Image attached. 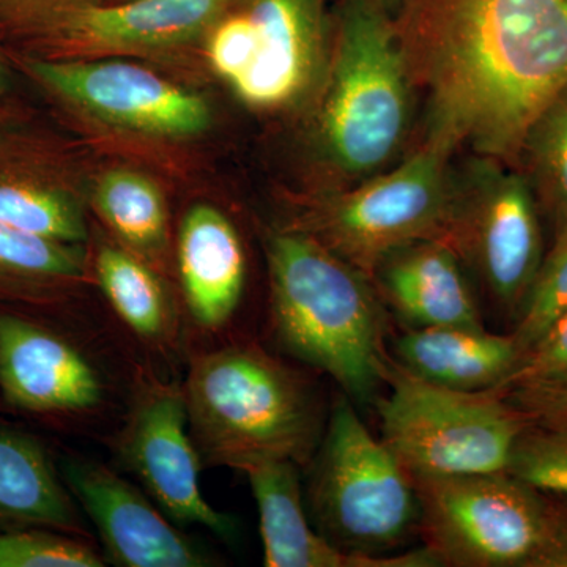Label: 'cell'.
<instances>
[{
    "mask_svg": "<svg viewBox=\"0 0 567 567\" xmlns=\"http://www.w3.org/2000/svg\"><path fill=\"white\" fill-rule=\"evenodd\" d=\"M394 33L427 93L429 144L517 158L528 126L567 84V0H402Z\"/></svg>",
    "mask_w": 567,
    "mask_h": 567,
    "instance_id": "cell-1",
    "label": "cell"
},
{
    "mask_svg": "<svg viewBox=\"0 0 567 567\" xmlns=\"http://www.w3.org/2000/svg\"><path fill=\"white\" fill-rule=\"evenodd\" d=\"M276 333L306 363L365 401L386 377L383 319L360 270L301 230L268 241Z\"/></svg>",
    "mask_w": 567,
    "mask_h": 567,
    "instance_id": "cell-2",
    "label": "cell"
},
{
    "mask_svg": "<svg viewBox=\"0 0 567 567\" xmlns=\"http://www.w3.org/2000/svg\"><path fill=\"white\" fill-rule=\"evenodd\" d=\"M200 461L245 472L267 461H309L320 435L311 391L256 347H226L193 361L183 386Z\"/></svg>",
    "mask_w": 567,
    "mask_h": 567,
    "instance_id": "cell-3",
    "label": "cell"
},
{
    "mask_svg": "<svg viewBox=\"0 0 567 567\" xmlns=\"http://www.w3.org/2000/svg\"><path fill=\"white\" fill-rule=\"evenodd\" d=\"M425 548L440 566L567 567V498L507 472L412 476Z\"/></svg>",
    "mask_w": 567,
    "mask_h": 567,
    "instance_id": "cell-4",
    "label": "cell"
},
{
    "mask_svg": "<svg viewBox=\"0 0 567 567\" xmlns=\"http://www.w3.org/2000/svg\"><path fill=\"white\" fill-rule=\"evenodd\" d=\"M380 402L383 443L410 476L506 472L518 436L533 424L524 410L492 391H458L405 368H388Z\"/></svg>",
    "mask_w": 567,
    "mask_h": 567,
    "instance_id": "cell-5",
    "label": "cell"
},
{
    "mask_svg": "<svg viewBox=\"0 0 567 567\" xmlns=\"http://www.w3.org/2000/svg\"><path fill=\"white\" fill-rule=\"evenodd\" d=\"M410 81L393 22L353 0L341 32L322 112L328 153L350 174H369L398 151L409 123Z\"/></svg>",
    "mask_w": 567,
    "mask_h": 567,
    "instance_id": "cell-6",
    "label": "cell"
},
{
    "mask_svg": "<svg viewBox=\"0 0 567 567\" xmlns=\"http://www.w3.org/2000/svg\"><path fill=\"white\" fill-rule=\"evenodd\" d=\"M311 505L323 536L352 554L383 557L420 524L412 476L347 401L336 405L317 457Z\"/></svg>",
    "mask_w": 567,
    "mask_h": 567,
    "instance_id": "cell-7",
    "label": "cell"
},
{
    "mask_svg": "<svg viewBox=\"0 0 567 567\" xmlns=\"http://www.w3.org/2000/svg\"><path fill=\"white\" fill-rule=\"evenodd\" d=\"M446 152L427 144L391 173L324 205L309 229L365 276L406 245L450 238L458 194L447 183Z\"/></svg>",
    "mask_w": 567,
    "mask_h": 567,
    "instance_id": "cell-8",
    "label": "cell"
},
{
    "mask_svg": "<svg viewBox=\"0 0 567 567\" xmlns=\"http://www.w3.org/2000/svg\"><path fill=\"white\" fill-rule=\"evenodd\" d=\"M458 194L447 244L476 265L496 300L524 305L543 264L539 205L525 175L488 163Z\"/></svg>",
    "mask_w": 567,
    "mask_h": 567,
    "instance_id": "cell-9",
    "label": "cell"
},
{
    "mask_svg": "<svg viewBox=\"0 0 567 567\" xmlns=\"http://www.w3.org/2000/svg\"><path fill=\"white\" fill-rule=\"evenodd\" d=\"M25 66L78 110L130 132L185 140L210 126V107L203 96L136 63L32 59Z\"/></svg>",
    "mask_w": 567,
    "mask_h": 567,
    "instance_id": "cell-10",
    "label": "cell"
},
{
    "mask_svg": "<svg viewBox=\"0 0 567 567\" xmlns=\"http://www.w3.org/2000/svg\"><path fill=\"white\" fill-rule=\"evenodd\" d=\"M118 451L171 520L200 525L224 539L234 536L233 518L218 513L200 492L203 461L189 432L183 388H147L123 429Z\"/></svg>",
    "mask_w": 567,
    "mask_h": 567,
    "instance_id": "cell-11",
    "label": "cell"
},
{
    "mask_svg": "<svg viewBox=\"0 0 567 567\" xmlns=\"http://www.w3.org/2000/svg\"><path fill=\"white\" fill-rule=\"evenodd\" d=\"M230 0H123L71 3L24 14L32 29L55 41L95 51H155L196 39Z\"/></svg>",
    "mask_w": 567,
    "mask_h": 567,
    "instance_id": "cell-12",
    "label": "cell"
},
{
    "mask_svg": "<svg viewBox=\"0 0 567 567\" xmlns=\"http://www.w3.org/2000/svg\"><path fill=\"white\" fill-rule=\"evenodd\" d=\"M66 484L99 529L107 557L125 567H205L212 558L186 539L132 486L107 466L89 461L65 465Z\"/></svg>",
    "mask_w": 567,
    "mask_h": 567,
    "instance_id": "cell-13",
    "label": "cell"
},
{
    "mask_svg": "<svg viewBox=\"0 0 567 567\" xmlns=\"http://www.w3.org/2000/svg\"><path fill=\"white\" fill-rule=\"evenodd\" d=\"M252 25L248 70L233 89L254 107L292 102L315 80L323 48L317 0H244Z\"/></svg>",
    "mask_w": 567,
    "mask_h": 567,
    "instance_id": "cell-14",
    "label": "cell"
},
{
    "mask_svg": "<svg viewBox=\"0 0 567 567\" xmlns=\"http://www.w3.org/2000/svg\"><path fill=\"white\" fill-rule=\"evenodd\" d=\"M0 386L31 412H84L103 401L102 380L76 349L10 315L0 316Z\"/></svg>",
    "mask_w": 567,
    "mask_h": 567,
    "instance_id": "cell-15",
    "label": "cell"
},
{
    "mask_svg": "<svg viewBox=\"0 0 567 567\" xmlns=\"http://www.w3.org/2000/svg\"><path fill=\"white\" fill-rule=\"evenodd\" d=\"M257 509L267 567H432L434 555L423 550L402 555L352 554L317 535L301 502L297 464L267 461L245 470Z\"/></svg>",
    "mask_w": 567,
    "mask_h": 567,
    "instance_id": "cell-16",
    "label": "cell"
},
{
    "mask_svg": "<svg viewBox=\"0 0 567 567\" xmlns=\"http://www.w3.org/2000/svg\"><path fill=\"white\" fill-rule=\"evenodd\" d=\"M177 259L194 320L208 330L223 327L245 286L244 245L234 224L213 205H194L182 221Z\"/></svg>",
    "mask_w": 567,
    "mask_h": 567,
    "instance_id": "cell-17",
    "label": "cell"
},
{
    "mask_svg": "<svg viewBox=\"0 0 567 567\" xmlns=\"http://www.w3.org/2000/svg\"><path fill=\"white\" fill-rule=\"evenodd\" d=\"M375 274L386 300L417 328H483L456 249L447 241L406 245L386 256Z\"/></svg>",
    "mask_w": 567,
    "mask_h": 567,
    "instance_id": "cell-18",
    "label": "cell"
},
{
    "mask_svg": "<svg viewBox=\"0 0 567 567\" xmlns=\"http://www.w3.org/2000/svg\"><path fill=\"white\" fill-rule=\"evenodd\" d=\"M398 353L406 371L458 391H494L522 358L513 334L466 327L415 328L399 339Z\"/></svg>",
    "mask_w": 567,
    "mask_h": 567,
    "instance_id": "cell-19",
    "label": "cell"
},
{
    "mask_svg": "<svg viewBox=\"0 0 567 567\" xmlns=\"http://www.w3.org/2000/svg\"><path fill=\"white\" fill-rule=\"evenodd\" d=\"M0 522L85 535L69 492L41 446L0 429Z\"/></svg>",
    "mask_w": 567,
    "mask_h": 567,
    "instance_id": "cell-20",
    "label": "cell"
},
{
    "mask_svg": "<svg viewBox=\"0 0 567 567\" xmlns=\"http://www.w3.org/2000/svg\"><path fill=\"white\" fill-rule=\"evenodd\" d=\"M80 245L61 244L0 224V300L50 303L84 279Z\"/></svg>",
    "mask_w": 567,
    "mask_h": 567,
    "instance_id": "cell-21",
    "label": "cell"
},
{
    "mask_svg": "<svg viewBox=\"0 0 567 567\" xmlns=\"http://www.w3.org/2000/svg\"><path fill=\"white\" fill-rule=\"evenodd\" d=\"M93 205L123 248L148 265L169 249V218L159 186L132 169H112L93 189Z\"/></svg>",
    "mask_w": 567,
    "mask_h": 567,
    "instance_id": "cell-22",
    "label": "cell"
},
{
    "mask_svg": "<svg viewBox=\"0 0 567 567\" xmlns=\"http://www.w3.org/2000/svg\"><path fill=\"white\" fill-rule=\"evenodd\" d=\"M100 287L123 322L148 341L173 328V309L151 265L123 246L104 245L95 257Z\"/></svg>",
    "mask_w": 567,
    "mask_h": 567,
    "instance_id": "cell-23",
    "label": "cell"
},
{
    "mask_svg": "<svg viewBox=\"0 0 567 567\" xmlns=\"http://www.w3.org/2000/svg\"><path fill=\"white\" fill-rule=\"evenodd\" d=\"M0 224L61 244L81 245L87 227L80 204L29 174L0 173Z\"/></svg>",
    "mask_w": 567,
    "mask_h": 567,
    "instance_id": "cell-24",
    "label": "cell"
},
{
    "mask_svg": "<svg viewBox=\"0 0 567 567\" xmlns=\"http://www.w3.org/2000/svg\"><path fill=\"white\" fill-rule=\"evenodd\" d=\"M517 158L529 186L557 233L567 227V84L528 126Z\"/></svg>",
    "mask_w": 567,
    "mask_h": 567,
    "instance_id": "cell-25",
    "label": "cell"
},
{
    "mask_svg": "<svg viewBox=\"0 0 567 567\" xmlns=\"http://www.w3.org/2000/svg\"><path fill=\"white\" fill-rule=\"evenodd\" d=\"M567 312V227L540 264L524 301L520 322L513 336L522 357L539 341L548 327Z\"/></svg>",
    "mask_w": 567,
    "mask_h": 567,
    "instance_id": "cell-26",
    "label": "cell"
},
{
    "mask_svg": "<svg viewBox=\"0 0 567 567\" xmlns=\"http://www.w3.org/2000/svg\"><path fill=\"white\" fill-rule=\"evenodd\" d=\"M506 472L539 491L567 498V429L529 425L518 436Z\"/></svg>",
    "mask_w": 567,
    "mask_h": 567,
    "instance_id": "cell-27",
    "label": "cell"
},
{
    "mask_svg": "<svg viewBox=\"0 0 567 567\" xmlns=\"http://www.w3.org/2000/svg\"><path fill=\"white\" fill-rule=\"evenodd\" d=\"M87 544L37 528L0 532V567H102Z\"/></svg>",
    "mask_w": 567,
    "mask_h": 567,
    "instance_id": "cell-28",
    "label": "cell"
},
{
    "mask_svg": "<svg viewBox=\"0 0 567 567\" xmlns=\"http://www.w3.org/2000/svg\"><path fill=\"white\" fill-rule=\"evenodd\" d=\"M567 375V312L558 317L540 336L524 357L516 369L503 380L502 385L492 393L503 394L525 383L544 382Z\"/></svg>",
    "mask_w": 567,
    "mask_h": 567,
    "instance_id": "cell-29",
    "label": "cell"
},
{
    "mask_svg": "<svg viewBox=\"0 0 567 567\" xmlns=\"http://www.w3.org/2000/svg\"><path fill=\"white\" fill-rule=\"evenodd\" d=\"M499 395L528 413L533 424L547 429H567V375L525 383Z\"/></svg>",
    "mask_w": 567,
    "mask_h": 567,
    "instance_id": "cell-30",
    "label": "cell"
},
{
    "mask_svg": "<svg viewBox=\"0 0 567 567\" xmlns=\"http://www.w3.org/2000/svg\"><path fill=\"white\" fill-rule=\"evenodd\" d=\"M73 0H0V7H3L9 13L28 14L33 11L54 9V7L71 6Z\"/></svg>",
    "mask_w": 567,
    "mask_h": 567,
    "instance_id": "cell-31",
    "label": "cell"
},
{
    "mask_svg": "<svg viewBox=\"0 0 567 567\" xmlns=\"http://www.w3.org/2000/svg\"><path fill=\"white\" fill-rule=\"evenodd\" d=\"M3 85H6V70H3L2 63H0V91H2Z\"/></svg>",
    "mask_w": 567,
    "mask_h": 567,
    "instance_id": "cell-32",
    "label": "cell"
}]
</instances>
